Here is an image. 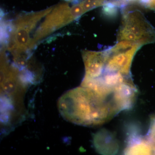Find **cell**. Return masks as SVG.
I'll return each instance as SVG.
<instances>
[{
  "instance_id": "obj_1",
  "label": "cell",
  "mask_w": 155,
  "mask_h": 155,
  "mask_svg": "<svg viewBox=\"0 0 155 155\" xmlns=\"http://www.w3.org/2000/svg\"><path fill=\"white\" fill-rule=\"evenodd\" d=\"M58 107L64 119L85 126L102 125L119 113L110 97L81 85L64 94Z\"/></svg>"
},
{
  "instance_id": "obj_2",
  "label": "cell",
  "mask_w": 155,
  "mask_h": 155,
  "mask_svg": "<svg viewBox=\"0 0 155 155\" xmlns=\"http://www.w3.org/2000/svg\"><path fill=\"white\" fill-rule=\"evenodd\" d=\"M52 9L50 8L40 12L22 14L14 21L8 46L9 50L16 56V58H20L21 55L33 48L30 33L38 21Z\"/></svg>"
},
{
  "instance_id": "obj_3",
  "label": "cell",
  "mask_w": 155,
  "mask_h": 155,
  "mask_svg": "<svg viewBox=\"0 0 155 155\" xmlns=\"http://www.w3.org/2000/svg\"><path fill=\"white\" fill-rule=\"evenodd\" d=\"M118 41H127L141 45L155 42V30L138 10L125 11L118 34Z\"/></svg>"
},
{
  "instance_id": "obj_4",
  "label": "cell",
  "mask_w": 155,
  "mask_h": 155,
  "mask_svg": "<svg viewBox=\"0 0 155 155\" xmlns=\"http://www.w3.org/2000/svg\"><path fill=\"white\" fill-rule=\"evenodd\" d=\"M141 46L133 42L120 41L110 49L106 50L105 65L102 74L120 73L130 76V67L134 57Z\"/></svg>"
},
{
  "instance_id": "obj_5",
  "label": "cell",
  "mask_w": 155,
  "mask_h": 155,
  "mask_svg": "<svg viewBox=\"0 0 155 155\" xmlns=\"http://www.w3.org/2000/svg\"><path fill=\"white\" fill-rule=\"evenodd\" d=\"M52 10L35 35L34 45L40 40L77 19L72 12V7H69L67 3L58 5Z\"/></svg>"
},
{
  "instance_id": "obj_6",
  "label": "cell",
  "mask_w": 155,
  "mask_h": 155,
  "mask_svg": "<svg viewBox=\"0 0 155 155\" xmlns=\"http://www.w3.org/2000/svg\"><path fill=\"white\" fill-rule=\"evenodd\" d=\"M85 67V75L83 81L93 80L102 74L105 65L104 51H85L82 53Z\"/></svg>"
},
{
  "instance_id": "obj_7",
  "label": "cell",
  "mask_w": 155,
  "mask_h": 155,
  "mask_svg": "<svg viewBox=\"0 0 155 155\" xmlns=\"http://www.w3.org/2000/svg\"><path fill=\"white\" fill-rule=\"evenodd\" d=\"M145 138L151 147L153 153H155V116L151 118L149 130Z\"/></svg>"
},
{
  "instance_id": "obj_8",
  "label": "cell",
  "mask_w": 155,
  "mask_h": 155,
  "mask_svg": "<svg viewBox=\"0 0 155 155\" xmlns=\"http://www.w3.org/2000/svg\"><path fill=\"white\" fill-rule=\"evenodd\" d=\"M148 7L150 8L155 9V0H150Z\"/></svg>"
}]
</instances>
